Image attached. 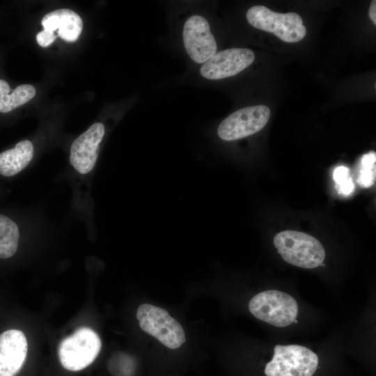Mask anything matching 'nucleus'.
<instances>
[{
  "mask_svg": "<svg viewBox=\"0 0 376 376\" xmlns=\"http://www.w3.org/2000/svg\"><path fill=\"white\" fill-rule=\"evenodd\" d=\"M375 162L376 153L374 151L362 156L357 178V182L361 187L368 188L374 185L376 178Z\"/></svg>",
  "mask_w": 376,
  "mask_h": 376,
  "instance_id": "16",
  "label": "nucleus"
},
{
  "mask_svg": "<svg viewBox=\"0 0 376 376\" xmlns=\"http://www.w3.org/2000/svg\"><path fill=\"white\" fill-rule=\"evenodd\" d=\"M318 365V357L310 349L297 345H277L265 373L266 376H313Z\"/></svg>",
  "mask_w": 376,
  "mask_h": 376,
  "instance_id": "6",
  "label": "nucleus"
},
{
  "mask_svg": "<svg viewBox=\"0 0 376 376\" xmlns=\"http://www.w3.org/2000/svg\"><path fill=\"white\" fill-rule=\"evenodd\" d=\"M19 237L17 224L8 217L0 214V258L7 259L15 254Z\"/></svg>",
  "mask_w": 376,
  "mask_h": 376,
  "instance_id": "15",
  "label": "nucleus"
},
{
  "mask_svg": "<svg viewBox=\"0 0 376 376\" xmlns=\"http://www.w3.org/2000/svg\"><path fill=\"white\" fill-rule=\"evenodd\" d=\"M56 38V36L54 32L45 29L39 32L36 36L38 44L42 47H46L51 45Z\"/></svg>",
  "mask_w": 376,
  "mask_h": 376,
  "instance_id": "18",
  "label": "nucleus"
},
{
  "mask_svg": "<svg viewBox=\"0 0 376 376\" xmlns=\"http://www.w3.org/2000/svg\"><path fill=\"white\" fill-rule=\"evenodd\" d=\"M250 313L256 318L274 327L291 324L298 314L296 300L290 295L276 290L261 292L249 303Z\"/></svg>",
  "mask_w": 376,
  "mask_h": 376,
  "instance_id": "4",
  "label": "nucleus"
},
{
  "mask_svg": "<svg viewBox=\"0 0 376 376\" xmlns=\"http://www.w3.org/2000/svg\"><path fill=\"white\" fill-rule=\"evenodd\" d=\"M368 15L374 24H376V1H372Z\"/></svg>",
  "mask_w": 376,
  "mask_h": 376,
  "instance_id": "19",
  "label": "nucleus"
},
{
  "mask_svg": "<svg viewBox=\"0 0 376 376\" xmlns=\"http://www.w3.org/2000/svg\"><path fill=\"white\" fill-rule=\"evenodd\" d=\"M45 30L57 31L59 37L67 42H74L80 36L83 29L81 17L68 8H61L46 14L41 21Z\"/></svg>",
  "mask_w": 376,
  "mask_h": 376,
  "instance_id": "12",
  "label": "nucleus"
},
{
  "mask_svg": "<svg viewBox=\"0 0 376 376\" xmlns=\"http://www.w3.org/2000/svg\"><path fill=\"white\" fill-rule=\"evenodd\" d=\"M333 179L339 194L348 196L353 192L355 186L350 175V169L347 166H337L334 171Z\"/></svg>",
  "mask_w": 376,
  "mask_h": 376,
  "instance_id": "17",
  "label": "nucleus"
},
{
  "mask_svg": "<svg viewBox=\"0 0 376 376\" xmlns=\"http://www.w3.org/2000/svg\"><path fill=\"white\" fill-rule=\"evenodd\" d=\"M136 318L140 328L170 349L180 347L186 336L181 324L165 309L150 304L139 306Z\"/></svg>",
  "mask_w": 376,
  "mask_h": 376,
  "instance_id": "5",
  "label": "nucleus"
},
{
  "mask_svg": "<svg viewBox=\"0 0 376 376\" xmlns=\"http://www.w3.org/2000/svg\"><path fill=\"white\" fill-rule=\"evenodd\" d=\"M28 343L24 334L9 329L0 334V376H15L26 358Z\"/></svg>",
  "mask_w": 376,
  "mask_h": 376,
  "instance_id": "11",
  "label": "nucleus"
},
{
  "mask_svg": "<svg viewBox=\"0 0 376 376\" xmlns=\"http://www.w3.org/2000/svg\"><path fill=\"white\" fill-rule=\"evenodd\" d=\"M101 346V340L95 331L80 327L61 340L58 349V359L64 368L79 371L94 361Z\"/></svg>",
  "mask_w": 376,
  "mask_h": 376,
  "instance_id": "3",
  "label": "nucleus"
},
{
  "mask_svg": "<svg viewBox=\"0 0 376 376\" xmlns=\"http://www.w3.org/2000/svg\"><path fill=\"white\" fill-rule=\"evenodd\" d=\"M182 38L187 54L196 63H204L217 52V42L210 24L201 15H191L185 21Z\"/></svg>",
  "mask_w": 376,
  "mask_h": 376,
  "instance_id": "8",
  "label": "nucleus"
},
{
  "mask_svg": "<svg viewBox=\"0 0 376 376\" xmlns=\"http://www.w3.org/2000/svg\"><path fill=\"white\" fill-rule=\"evenodd\" d=\"M273 242L286 263L299 267L315 268L325 258V251L320 241L303 232L281 231L274 236Z\"/></svg>",
  "mask_w": 376,
  "mask_h": 376,
  "instance_id": "1",
  "label": "nucleus"
},
{
  "mask_svg": "<svg viewBox=\"0 0 376 376\" xmlns=\"http://www.w3.org/2000/svg\"><path fill=\"white\" fill-rule=\"evenodd\" d=\"M252 26L274 34L285 42H297L306 34L301 17L295 13H275L263 6L251 7L246 14Z\"/></svg>",
  "mask_w": 376,
  "mask_h": 376,
  "instance_id": "2",
  "label": "nucleus"
},
{
  "mask_svg": "<svg viewBox=\"0 0 376 376\" xmlns=\"http://www.w3.org/2000/svg\"><path fill=\"white\" fill-rule=\"evenodd\" d=\"M270 115L269 108L265 105L240 109L221 121L217 129L218 136L226 141L251 136L267 125Z\"/></svg>",
  "mask_w": 376,
  "mask_h": 376,
  "instance_id": "7",
  "label": "nucleus"
},
{
  "mask_svg": "<svg viewBox=\"0 0 376 376\" xmlns=\"http://www.w3.org/2000/svg\"><path fill=\"white\" fill-rule=\"evenodd\" d=\"M33 146L29 140L18 142L14 148L0 153V175L11 177L22 171L33 157Z\"/></svg>",
  "mask_w": 376,
  "mask_h": 376,
  "instance_id": "13",
  "label": "nucleus"
},
{
  "mask_svg": "<svg viewBox=\"0 0 376 376\" xmlns=\"http://www.w3.org/2000/svg\"><path fill=\"white\" fill-rule=\"evenodd\" d=\"M36 93L32 85L22 84L12 90L5 80L0 79V112L8 113L28 102Z\"/></svg>",
  "mask_w": 376,
  "mask_h": 376,
  "instance_id": "14",
  "label": "nucleus"
},
{
  "mask_svg": "<svg viewBox=\"0 0 376 376\" xmlns=\"http://www.w3.org/2000/svg\"><path fill=\"white\" fill-rule=\"evenodd\" d=\"M255 59L253 52L246 48H230L216 52L200 68L205 79L218 80L240 73Z\"/></svg>",
  "mask_w": 376,
  "mask_h": 376,
  "instance_id": "9",
  "label": "nucleus"
},
{
  "mask_svg": "<svg viewBox=\"0 0 376 376\" xmlns=\"http://www.w3.org/2000/svg\"><path fill=\"white\" fill-rule=\"evenodd\" d=\"M104 132V125L102 123H95L72 143L70 162L80 174H87L93 169Z\"/></svg>",
  "mask_w": 376,
  "mask_h": 376,
  "instance_id": "10",
  "label": "nucleus"
}]
</instances>
